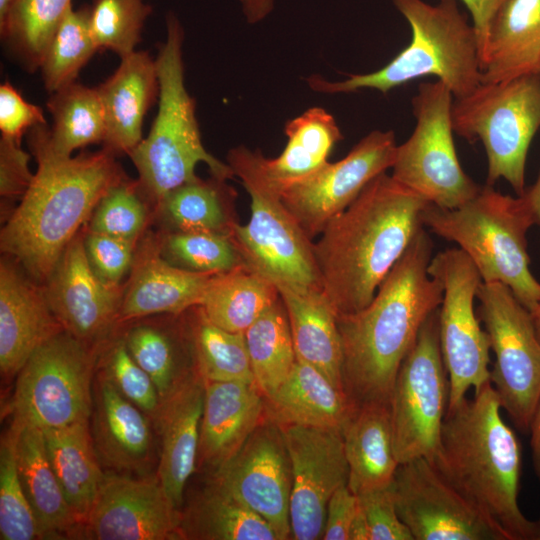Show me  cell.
Wrapping results in <instances>:
<instances>
[{
    "label": "cell",
    "instance_id": "cell-1",
    "mask_svg": "<svg viewBox=\"0 0 540 540\" xmlns=\"http://www.w3.org/2000/svg\"><path fill=\"white\" fill-rule=\"evenodd\" d=\"M429 202L386 172L371 180L313 242L321 290L337 316L355 313L423 228Z\"/></svg>",
    "mask_w": 540,
    "mask_h": 540
},
{
    "label": "cell",
    "instance_id": "cell-2",
    "mask_svg": "<svg viewBox=\"0 0 540 540\" xmlns=\"http://www.w3.org/2000/svg\"><path fill=\"white\" fill-rule=\"evenodd\" d=\"M433 242L425 227L362 310L337 316L344 390L354 405L390 402L398 370L427 317L443 300L428 273Z\"/></svg>",
    "mask_w": 540,
    "mask_h": 540
},
{
    "label": "cell",
    "instance_id": "cell-3",
    "mask_svg": "<svg viewBox=\"0 0 540 540\" xmlns=\"http://www.w3.org/2000/svg\"><path fill=\"white\" fill-rule=\"evenodd\" d=\"M37 161L31 185L1 230V251L45 282L105 193L125 177L103 148L72 157L53 150L47 123L28 131Z\"/></svg>",
    "mask_w": 540,
    "mask_h": 540
},
{
    "label": "cell",
    "instance_id": "cell-4",
    "mask_svg": "<svg viewBox=\"0 0 540 540\" xmlns=\"http://www.w3.org/2000/svg\"><path fill=\"white\" fill-rule=\"evenodd\" d=\"M501 409L491 381L448 409L432 463L509 540H538V521L526 518L518 504L521 444Z\"/></svg>",
    "mask_w": 540,
    "mask_h": 540
},
{
    "label": "cell",
    "instance_id": "cell-5",
    "mask_svg": "<svg viewBox=\"0 0 540 540\" xmlns=\"http://www.w3.org/2000/svg\"><path fill=\"white\" fill-rule=\"evenodd\" d=\"M408 21L409 45L384 67L367 74L349 75L341 81L309 76L308 86L325 94L375 89L382 93L424 76H435L455 99L470 94L480 84L479 47L475 29L460 11L458 0H390Z\"/></svg>",
    "mask_w": 540,
    "mask_h": 540
},
{
    "label": "cell",
    "instance_id": "cell-6",
    "mask_svg": "<svg viewBox=\"0 0 540 540\" xmlns=\"http://www.w3.org/2000/svg\"><path fill=\"white\" fill-rule=\"evenodd\" d=\"M184 29L173 12L166 15V39L156 60L158 112L145 139L129 154L139 175L143 195L156 204L170 191L194 181L199 163H205L213 177L233 178L232 168L204 147L195 100L184 82L182 46Z\"/></svg>",
    "mask_w": 540,
    "mask_h": 540
},
{
    "label": "cell",
    "instance_id": "cell-7",
    "mask_svg": "<svg viewBox=\"0 0 540 540\" xmlns=\"http://www.w3.org/2000/svg\"><path fill=\"white\" fill-rule=\"evenodd\" d=\"M422 223L434 234L454 242L474 263L483 282L506 285L532 312L540 302V282L530 269L527 233L536 225L523 196L502 194L485 184L455 209L429 203Z\"/></svg>",
    "mask_w": 540,
    "mask_h": 540
},
{
    "label": "cell",
    "instance_id": "cell-8",
    "mask_svg": "<svg viewBox=\"0 0 540 540\" xmlns=\"http://www.w3.org/2000/svg\"><path fill=\"white\" fill-rule=\"evenodd\" d=\"M452 126L468 142L483 144L487 185L504 179L522 195L529 147L540 129V74L480 83L453 101Z\"/></svg>",
    "mask_w": 540,
    "mask_h": 540
},
{
    "label": "cell",
    "instance_id": "cell-9",
    "mask_svg": "<svg viewBox=\"0 0 540 540\" xmlns=\"http://www.w3.org/2000/svg\"><path fill=\"white\" fill-rule=\"evenodd\" d=\"M227 164L251 199L248 223L237 222L232 233L246 266L275 286L286 284L321 290L313 240L287 210L280 194L261 175L254 151L245 146L232 148Z\"/></svg>",
    "mask_w": 540,
    "mask_h": 540
},
{
    "label": "cell",
    "instance_id": "cell-10",
    "mask_svg": "<svg viewBox=\"0 0 540 540\" xmlns=\"http://www.w3.org/2000/svg\"><path fill=\"white\" fill-rule=\"evenodd\" d=\"M453 94L441 81L422 83L412 98L416 119L411 136L397 145L391 176L429 203L455 209L482 186L462 169L452 126Z\"/></svg>",
    "mask_w": 540,
    "mask_h": 540
},
{
    "label": "cell",
    "instance_id": "cell-11",
    "mask_svg": "<svg viewBox=\"0 0 540 540\" xmlns=\"http://www.w3.org/2000/svg\"><path fill=\"white\" fill-rule=\"evenodd\" d=\"M96 356L90 344L61 330L30 356L17 374L13 422L58 428L89 420Z\"/></svg>",
    "mask_w": 540,
    "mask_h": 540
},
{
    "label": "cell",
    "instance_id": "cell-12",
    "mask_svg": "<svg viewBox=\"0 0 540 540\" xmlns=\"http://www.w3.org/2000/svg\"><path fill=\"white\" fill-rule=\"evenodd\" d=\"M439 308L423 323L392 389L390 411L399 464L433 461L449 403V380L439 339Z\"/></svg>",
    "mask_w": 540,
    "mask_h": 540
},
{
    "label": "cell",
    "instance_id": "cell-13",
    "mask_svg": "<svg viewBox=\"0 0 540 540\" xmlns=\"http://www.w3.org/2000/svg\"><path fill=\"white\" fill-rule=\"evenodd\" d=\"M476 298L495 354L491 384L515 428L529 433L540 398V341L532 314L500 282H482Z\"/></svg>",
    "mask_w": 540,
    "mask_h": 540
},
{
    "label": "cell",
    "instance_id": "cell-14",
    "mask_svg": "<svg viewBox=\"0 0 540 540\" xmlns=\"http://www.w3.org/2000/svg\"><path fill=\"white\" fill-rule=\"evenodd\" d=\"M428 273L443 284L439 307V339L449 380L448 409L490 382V341L480 326L474 299L482 278L460 248H449L432 257Z\"/></svg>",
    "mask_w": 540,
    "mask_h": 540
},
{
    "label": "cell",
    "instance_id": "cell-15",
    "mask_svg": "<svg viewBox=\"0 0 540 540\" xmlns=\"http://www.w3.org/2000/svg\"><path fill=\"white\" fill-rule=\"evenodd\" d=\"M393 491L414 540H509L426 458L399 464Z\"/></svg>",
    "mask_w": 540,
    "mask_h": 540
},
{
    "label": "cell",
    "instance_id": "cell-16",
    "mask_svg": "<svg viewBox=\"0 0 540 540\" xmlns=\"http://www.w3.org/2000/svg\"><path fill=\"white\" fill-rule=\"evenodd\" d=\"M396 149L393 131H371L341 160L327 162L307 178L282 190L281 200L313 240L371 180L392 167Z\"/></svg>",
    "mask_w": 540,
    "mask_h": 540
},
{
    "label": "cell",
    "instance_id": "cell-17",
    "mask_svg": "<svg viewBox=\"0 0 540 540\" xmlns=\"http://www.w3.org/2000/svg\"><path fill=\"white\" fill-rule=\"evenodd\" d=\"M212 481L261 516L278 540L291 538V462L280 424L270 415Z\"/></svg>",
    "mask_w": 540,
    "mask_h": 540
},
{
    "label": "cell",
    "instance_id": "cell-18",
    "mask_svg": "<svg viewBox=\"0 0 540 540\" xmlns=\"http://www.w3.org/2000/svg\"><path fill=\"white\" fill-rule=\"evenodd\" d=\"M292 470L291 538H323L328 502L347 485L349 469L342 431L279 423Z\"/></svg>",
    "mask_w": 540,
    "mask_h": 540
},
{
    "label": "cell",
    "instance_id": "cell-19",
    "mask_svg": "<svg viewBox=\"0 0 540 540\" xmlns=\"http://www.w3.org/2000/svg\"><path fill=\"white\" fill-rule=\"evenodd\" d=\"M179 516L158 477L104 473L79 536L96 540H176Z\"/></svg>",
    "mask_w": 540,
    "mask_h": 540
},
{
    "label": "cell",
    "instance_id": "cell-20",
    "mask_svg": "<svg viewBox=\"0 0 540 540\" xmlns=\"http://www.w3.org/2000/svg\"><path fill=\"white\" fill-rule=\"evenodd\" d=\"M43 289L62 328L87 344L100 341L118 320L119 288L101 281L89 265L84 238L66 247Z\"/></svg>",
    "mask_w": 540,
    "mask_h": 540
},
{
    "label": "cell",
    "instance_id": "cell-21",
    "mask_svg": "<svg viewBox=\"0 0 540 540\" xmlns=\"http://www.w3.org/2000/svg\"><path fill=\"white\" fill-rule=\"evenodd\" d=\"M28 275V274H27ZM7 258L0 264V369L19 373L43 343L63 330L44 290Z\"/></svg>",
    "mask_w": 540,
    "mask_h": 540
},
{
    "label": "cell",
    "instance_id": "cell-22",
    "mask_svg": "<svg viewBox=\"0 0 540 540\" xmlns=\"http://www.w3.org/2000/svg\"><path fill=\"white\" fill-rule=\"evenodd\" d=\"M205 382L191 372L176 390L164 399L155 418L161 450L157 477L172 505L179 510L184 490L196 470Z\"/></svg>",
    "mask_w": 540,
    "mask_h": 540
},
{
    "label": "cell",
    "instance_id": "cell-23",
    "mask_svg": "<svg viewBox=\"0 0 540 540\" xmlns=\"http://www.w3.org/2000/svg\"><path fill=\"white\" fill-rule=\"evenodd\" d=\"M148 415L120 394L101 374L93 390L92 425L95 451L101 464L118 472L142 473L153 454Z\"/></svg>",
    "mask_w": 540,
    "mask_h": 540
},
{
    "label": "cell",
    "instance_id": "cell-24",
    "mask_svg": "<svg viewBox=\"0 0 540 540\" xmlns=\"http://www.w3.org/2000/svg\"><path fill=\"white\" fill-rule=\"evenodd\" d=\"M97 89L106 123L104 148L129 155L142 141L144 117L159 97L156 60L146 51H134Z\"/></svg>",
    "mask_w": 540,
    "mask_h": 540
},
{
    "label": "cell",
    "instance_id": "cell-25",
    "mask_svg": "<svg viewBox=\"0 0 540 540\" xmlns=\"http://www.w3.org/2000/svg\"><path fill=\"white\" fill-rule=\"evenodd\" d=\"M204 382L198 457L216 470L263 421L265 397L255 382Z\"/></svg>",
    "mask_w": 540,
    "mask_h": 540
},
{
    "label": "cell",
    "instance_id": "cell-26",
    "mask_svg": "<svg viewBox=\"0 0 540 540\" xmlns=\"http://www.w3.org/2000/svg\"><path fill=\"white\" fill-rule=\"evenodd\" d=\"M342 436L349 489L360 495L391 486L399 463L394 450L390 402L355 405L342 428Z\"/></svg>",
    "mask_w": 540,
    "mask_h": 540
},
{
    "label": "cell",
    "instance_id": "cell-27",
    "mask_svg": "<svg viewBox=\"0 0 540 540\" xmlns=\"http://www.w3.org/2000/svg\"><path fill=\"white\" fill-rule=\"evenodd\" d=\"M133 274L122 295L118 320L149 315L180 314L199 306L211 273L176 267L163 258L159 244L135 260Z\"/></svg>",
    "mask_w": 540,
    "mask_h": 540
},
{
    "label": "cell",
    "instance_id": "cell-28",
    "mask_svg": "<svg viewBox=\"0 0 540 540\" xmlns=\"http://www.w3.org/2000/svg\"><path fill=\"white\" fill-rule=\"evenodd\" d=\"M480 83L540 74V0H506L494 16Z\"/></svg>",
    "mask_w": 540,
    "mask_h": 540
},
{
    "label": "cell",
    "instance_id": "cell-29",
    "mask_svg": "<svg viewBox=\"0 0 540 540\" xmlns=\"http://www.w3.org/2000/svg\"><path fill=\"white\" fill-rule=\"evenodd\" d=\"M276 287L288 316L297 360L313 366L345 392L337 317L322 291L286 284Z\"/></svg>",
    "mask_w": 540,
    "mask_h": 540
},
{
    "label": "cell",
    "instance_id": "cell-30",
    "mask_svg": "<svg viewBox=\"0 0 540 540\" xmlns=\"http://www.w3.org/2000/svg\"><path fill=\"white\" fill-rule=\"evenodd\" d=\"M19 477L44 539L79 536L81 522L67 503L48 459L42 429L12 422Z\"/></svg>",
    "mask_w": 540,
    "mask_h": 540
},
{
    "label": "cell",
    "instance_id": "cell-31",
    "mask_svg": "<svg viewBox=\"0 0 540 540\" xmlns=\"http://www.w3.org/2000/svg\"><path fill=\"white\" fill-rule=\"evenodd\" d=\"M284 132L287 144L276 158H266L259 150L254 151L261 175L279 194L323 167L343 138L335 118L321 107L309 108L289 120Z\"/></svg>",
    "mask_w": 540,
    "mask_h": 540
},
{
    "label": "cell",
    "instance_id": "cell-32",
    "mask_svg": "<svg viewBox=\"0 0 540 540\" xmlns=\"http://www.w3.org/2000/svg\"><path fill=\"white\" fill-rule=\"evenodd\" d=\"M270 416L278 423L342 428L355 405L347 394L313 366L300 360L267 398Z\"/></svg>",
    "mask_w": 540,
    "mask_h": 540
},
{
    "label": "cell",
    "instance_id": "cell-33",
    "mask_svg": "<svg viewBox=\"0 0 540 540\" xmlns=\"http://www.w3.org/2000/svg\"><path fill=\"white\" fill-rule=\"evenodd\" d=\"M42 431L51 467L67 503L82 526L104 476L94 448L89 420Z\"/></svg>",
    "mask_w": 540,
    "mask_h": 540
},
{
    "label": "cell",
    "instance_id": "cell-34",
    "mask_svg": "<svg viewBox=\"0 0 540 540\" xmlns=\"http://www.w3.org/2000/svg\"><path fill=\"white\" fill-rule=\"evenodd\" d=\"M179 533L195 540H278L261 516L214 481L180 513Z\"/></svg>",
    "mask_w": 540,
    "mask_h": 540
},
{
    "label": "cell",
    "instance_id": "cell-35",
    "mask_svg": "<svg viewBox=\"0 0 540 540\" xmlns=\"http://www.w3.org/2000/svg\"><path fill=\"white\" fill-rule=\"evenodd\" d=\"M279 298L271 281L244 265L214 274L199 307L217 326L245 333Z\"/></svg>",
    "mask_w": 540,
    "mask_h": 540
},
{
    "label": "cell",
    "instance_id": "cell-36",
    "mask_svg": "<svg viewBox=\"0 0 540 540\" xmlns=\"http://www.w3.org/2000/svg\"><path fill=\"white\" fill-rule=\"evenodd\" d=\"M233 199V190L226 181L198 177L170 191L157 206L172 231L232 235L237 223L232 213Z\"/></svg>",
    "mask_w": 540,
    "mask_h": 540
},
{
    "label": "cell",
    "instance_id": "cell-37",
    "mask_svg": "<svg viewBox=\"0 0 540 540\" xmlns=\"http://www.w3.org/2000/svg\"><path fill=\"white\" fill-rule=\"evenodd\" d=\"M47 109L53 119L49 142L55 152L70 156L77 149L104 142L105 115L97 87L75 81L52 93Z\"/></svg>",
    "mask_w": 540,
    "mask_h": 540
},
{
    "label": "cell",
    "instance_id": "cell-38",
    "mask_svg": "<svg viewBox=\"0 0 540 540\" xmlns=\"http://www.w3.org/2000/svg\"><path fill=\"white\" fill-rule=\"evenodd\" d=\"M244 334L254 381L267 398L288 377L297 360L281 297Z\"/></svg>",
    "mask_w": 540,
    "mask_h": 540
},
{
    "label": "cell",
    "instance_id": "cell-39",
    "mask_svg": "<svg viewBox=\"0 0 540 540\" xmlns=\"http://www.w3.org/2000/svg\"><path fill=\"white\" fill-rule=\"evenodd\" d=\"M72 0H14L0 24L4 43L30 72L40 68L45 51Z\"/></svg>",
    "mask_w": 540,
    "mask_h": 540
},
{
    "label": "cell",
    "instance_id": "cell-40",
    "mask_svg": "<svg viewBox=\"0 0 540 540\" xmlns=\"http://www.w3.org/2000/svg\"><path fill=\"white\" fill-rule=\"evenodd\" d=\"M190 339L197 372L204 381L255 382L245 334L231 332L211 322L195 307Z\"/></svg>",
    "mask_w": 540,
    "mask_h": 540
},
{
    "label": "cell",
    "instance_id": "cell-41",
    "mask_svg": "<svg viewBox=\"0 0 540 540\" xmlns=\"http://www.w3.org/2000/svg\"><path fill=\"white\" fill-rule=\"evenodd\" d=\"M98 51L90 30V6L69 9L43 56L40 70L49 93L76 81L79 72Z\"/></svg>",
    "mask_w": 540,
    "mask_h": 540
},
{
    "label": "cell",
    "instance_id": "cell-42",
    "mask_svg": "<svg viewBox=\"0 0 540 540\" xmlns=\"http://www.w3.org/2000/svg\"><path fill=\"white\" fill-rule=\"evenodd\" d=\"M159 247L169 263L193 272L218 274L246 265L232 235L172 231Z\"/></svg>",
    "mask_w": 540,
    "mask_h": 540
},
{
    "label": "cell",
    "instance_id": "cell-43",
    "mask_svg": "<svg viewBox=\"0 0 540 540\" xmlns=\"http://www.w3.org/2000/svg\"><path fill=\"white\" fill-rule=\"evenodd\" d=\"M128 351L154 382L161 402L191 373L183 369L175 340L162 328L139 324L123 338Z\"/></svg>",
    "mask_w": 540,
    "mask_h": 540
},
{
    "label": "cell",
    "instance_id": "cell-44",
    "mask_svg": "<svg viewBox=\"0 0 540 540\" xmlns=\"http://www.w3.org/2000/svg\"><path fill=\"white\" fill-rule=\"evenodd\" d=\"M152 7L145 0H93L90 30L98 50H111L123 58L141 41Z\"/></svg>",
    "mask_w": 540,
    "mask_h": 540
},
{
    "label": "cell",
    "instance_id": "cell-45",
    "mask_svg": "<svg viewBox=\"0 0 540 540\" xmlns=\"http://www.w3.org/2000/svg\"><path fill=\"white\" fill-rule=\"evenodd\" d=\"M0 539H44L19 477L12 426L0 444Z\"/></svg>",
    "mask_w": 540,
    "mask_h": 540
},
{
    "label": "cell",
    "instance_id": "cell-46",
    "mask_svg": "<svg viewBox=\"0 0 540 540\" xmlns=\"http://www.w3.org/2000/svg\"><path fill=\"white\" fill-rule=\"evenodd\" d=\"M143 196L137 181L122 178L97 204L89 231L136 240L146 223Z\"/></svg>",
    "mask_w": 540,
    "mask_h": 540
},
{
    "label": "cell",
    "instance_id": "cell-47",
    "mask_svg": "<svg viewBox=\"0 0 540 540\" xmlns=\"http://www.w3.org/2000/svg\"><path fill=\"white\" fill-rule=\"evenodd\" d=\"M100 374L120 394L155 420L162 403L158 390L134 360L123 339L115 341L105 353Z\"/></svg>",
    "mask_w": 540,
    "mask_h": 540
},
{
    "label": "cell",
    "instance_id": "cell-48",
    "mask_svg": "<svg viewBox=\"0 0 540 540\" xmlns=\"http://www.w3.org/2000/svg\"><path fill=\"white\" fill-rule=\"evenodd\" d=\"M136 240L89 231L84 248L90 267L105 284L119 288L125 274L133 267Z\"/></svg>",
    "mask_w": 540,
    "mask_h": 540
},
{
    "label": "cell",
    "instance_id": "cell-49",
    "mask_svg": "<svg viewBox=\"0 0 540 540\" xmlns=\"http://www.w3.org/2000/svg\"><path fill=\"white\" fill-rule=\"evenodd\" d=\"M357 497L367 520L370 540H414L397 512L393 483Z\"/></svg>",
    "mask_w": 540,
    "mask_h": 540
},
{
    "label": "cell",
    "instance_id": "cell-50",
    "mask_svg": "<svg viewBox=\"0 0 540 540\" xmlns=\"http://www.w3.org/2000/svg\"><path fill=\"white\" fill-rule=\"evenodd\" d=\"M46 123L42 109L31 104L8 82L0 86L1 136L21 142L25 132Z\"/></svg>",
    "mask_w": 540,
    "mask_h": 540
},
{
    "label": "cell",
    "instance_id": "cell-51",
    "mask_svg": "<svg viewBox=\"0 0 540 540\" xmlns=\"http://www.w3.org/2000/svg\"><path fill=\"white\" fill-rule=\"evenodd\" d=\"M30 155L21 142L0 139V195L4 199H21L32 183L34 174L29 168Z\"/></svg>",
    "mask_w": 540,
    "mask_h": 540
},
{
    "label": "cell",
    "instance_id": "cell-52",
    "mask_svg": "<svg viewBox=\"0 0 540 540\" xmlns=\"http://www.w3.org/2000/svg\"><path fill=\"white\" fill-rule=\"evenodd\" d=\"M359 501L347 485L331 496L326 511L324 540H349V530L356 515Z\"/></svg>",
    "mask_w": 540,
    "mask_h": 540
},
{
    "label": "cell",
    "instance_id": "cell-53",
    "mask_svg": "<svg viewBox=\"0 0 540 540\" xmlns=\"http://www.w3.org/2000/svg\"><path fill=\"white\" fill-rule=\"evenodd\" d=\"M472 16L473 27L476 32L479 58L484 54L490 26L494 16L506 0H461Z\"/></svg>",
    "mask_w": 540,
    "mask_h": 540
},
{
    "label": "cell",
    "instance_id": "cell-54",
    "mask_svg": "<svg viewBox=\"0 0 540 540\" xmlns=\"http://www.w3.org/2000/svg\"><path fill=\"white\" fill-rule=\"evenodd\" d=\"M239 2L246 21L255 24L272 12L275 0H239Z\"/></svg>",
    "mask_w": 540,
    "mask_h": 540
},
{
    "label": "cell",
    "instance_id": "cell-55",
    "mask_svg": "<svg viewBox=\"0 0 540 540\" xmlns=\"http://www.w3.org/2000/svg\"><path fill=\"white\" fill-rule=\"evenodd\" d=\"M530 445L532 451V462L534 472L540 481V398L537 403L531 425H530Z\"/></svg>",
    "mask_w": 540,
    "mask_h": 540
},
{
    "label": "cell",
    "instance_id": "cell-56",
    "mask_svg": "<svg viewBox=\"0 0 540 540\" xmlns=\"http://www.w3.org/2000/svg\"><path fill=\"white\" fill-rule=\"evenodd\" d=\"M349 540H370L367 520L360 504L349 530Z\"/></svg>",
    "mask_w": 540,
    "mask_h": 540
},
{
    "label": "cell",
    "instance_id": "cell-57",
    "mask_svg": "<svg viewBox=\"0 0 540 540\" xmlns=\"http://www.w3.org/2000/svg\"><path fill=\"white\" fill-rule=\"evenodd\" d=\"M522 195L530 204L534 213L536 225L540 229V170L535 182L527 187Z\"/></svg>",
    "mask_w": 540,
    "mask_h": 540
},
{
    "label": "cell",
    "instance_id": "cell-58",
    "mask_svg": "<svg viewBox=\"0 0 540 540\" xmlns=\"http://www.w3.org/2000/svg\"><path fill=\"white\" fill-rule=\"evenodd\" d=\"M13 1L14 0H0V24L5 21Z\"/></svg>",
    "mask_w": 540,
    "mask_h": 540
},
{
    "label": "cell",
    "instance_id": "cell-59",
    "mask_svg": "<svg viewBox=\"0 0 540 540\" xmlns=\"http://www.w3.org/2000/svg\"><path fill=\"white\" fill-rule=\"evenodd\" d=\"M536 335L540 341V302L531 312Z\"/></svg>",
    "mask_w": 540,
    "mask_h": 540
},
{
    "label": "cell",
    "instance_id": "cell-60",
    "mask_svg": "<svg viewBox=\"0 0 540 540\" xmlns=\"http://www.w3.org/2000/svg\"><path fill=\"white\" fill-rule=\"evenodd\" d=\"M538 525H539V538H538V540H540V519L538 521Z\"/></svg>",
    "mask_w": 540,
    "mask_h": 540
}]
</instances>
